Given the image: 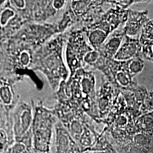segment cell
<instances>
[{
  "mask_svg": "<svg viewBox=\"0 0 153 153\" xmlns=\"http://www.w3.org/2000/svg\"><path fill=\"white\" fill-rule=\"evenodd\" d=\"M33 150L28 148L25 143L20 141H15L10 145L4 153H29Z\"/></svg>",
  "mask_w": 153,
  "mask_h": 153,
  "instance_id": "f1b7e54d",
  "label": "cell"
},
{
  "mask_svg": "<svg viewBox=\"0 0 153 153\" xmlns=\"http://www.w3.org/2000/svg\"><path fill=\"white\" fill-rule=\"evenodd\" d=\"M148 11H133L129 9L128 20L122 28L125 36L131 38H139L143 26L148 20Z\"/></svg>",
  "mask_w": 153,
  "mask_h": 153,
  "instance_id": "4fadbf2b",
  "label": "cell"
},
{
  "mask_svg": "<svg viewBox=\"0 0 153 153\" xmlns=\"http://www.w3.org/2000/svg\"><path fill=\"white\" fill-rule=\"evenodd\" d=\"M94 69L102 72L113 87L119 91L131 90L138 85L126 70L123 62L102 56Z\"/></svg>",
  "mask_w": 153,
  "mask_h": 153,
  "instance_id": "277c9868",
  "label": "cell"
},
{
  "mask_svg": "<svg viewBox=\"0 0 153 153\" xmlns=\"http://www.w3.org/2000/svg\"><path fill=\"white\" fill-rule=\"evenodd\" d=\"M143 114L153 111V91H149L142 107Z\"/></svg>",
  "mask_w": 153,
  "mask_h": 153,
  "instance_id": "4dcf8cb0",
  "label": "cell"
},
{
  "mask_svg": "<svg viewBox=\"0 0 153 153\" xmlns=\"http://www.w3.org/2000/svg\"><path fill=\"white\" fill-rule=\"evenodd\" d=\"M34 118L33 101L31 104L19 101L12 114L15 141H19L32 131Z\"/></svg>",
  "mask_w": 153,
  "mask_h": 153,
  "instance_id": "52a82bcc",
  "label": "cell"
},
{
  "mask_svg": "<svg viewBox=\"0 0 153 153\" xmlns=\"http://www.w3.org/2000/svg\"><path fill=\"white\" fill-rule=\"evenodd\" d=\"M18 15V12L11 4L10 1H7L1 7L0 14V28L3 29L8 26V24Z\"/></svg>",
  "mask_w": 153,
  "mask_h": 153,
  "instance_id": "603a6c76",
  "label": "cell"
},
{
  "mask_svg": "<svg viewBox=\"0 0 153 153\" xmlns=\"http://www.w3.org/2000/svg\"><path fill=\"white\" fill-rule=\"evenodd\" d=\"M137 132L148 134L153 136V111L143 114L135 120Z\"/></svg>",
  "mask_w": 153,
  "mask_h": 153,
  "instance_id": "44dd1931",
  "label": "cell"
},
{
  "mask_svg": "<svg viewBox=\"0 0 153 153\" xmlns=\"http://www.w3.org/2000/svg\"><path fill=\"white\" fill-rule=\"evenodd\" d=\"M91 48L82 29L69 32L65 57L70 71V77L73 76L78 70L83 68V57Z\"/></svg>",
  "mask_w": 153,
  "mask_h": 153,
  "instance_id": "5b68a950",
  "label": "cell"
},
{
  "mask_svg": "<svg viewBox=\"0 0 153 153\" xmlns=\"http://www.w3.org/2000/svg\"><path fill=\"white\" fill-rule=\"evenodd\" d=\"M29 153H34V152H33V151H32V152H29Z\"/></svg>",
  "mask_w": 153,
  "mask_h": 153,
  "instance_id": "d590c367",
  "label": "cell"
},
{
  "mask_svg": "<svg viewBox=\"0 0 153 153\" xmlns=\"http://www.w3.org/2000/svg\"><path fill=\"white\" fill-rule=\"evenodd\" d=\"M128 10L116 6L107 10L97 22L84 26L87 28H98L111 35L121 25L126 24L128 17Z\"/></svg>",
  "mask_w": 153,
  "mask_h": 153,
  "instance_id": "9c48e42d",
  "label": "cell"
},
{
  "mask_svg": "<svg viewBox=\"0 0 153 153\" xmlns=\"http://www.w3.org/2000/svg\"><path fill=\"white\" fill-rule=\"evenodd\" d=\"M106 4H108L106 1H71L69 5L78 22L89 25L104 14V5Z\"/></svg>",
  "mask_w": 153,
  "mask_h": 153,
  "instance_id": "ba28073f",
  "label": "cell"
},
{
  "mask_svg": "<svg viewBox=\"0 0 153 153\" xmlns=\"http://www.w3.org/2000/svg\"><path fill=\"white\" fill-rule=\"evenodd\" d=\"M123 63L126 70L133 79L135 76L141 73L145 68L144 60L141 56L134 57L131 60L125 61Z\"/></svg>",
  "mask_w": 153,
  "mask_h": 153,
  "instance_id": "d4e9b609",
  "label": "cell"
},
{
  "mask_svg": "<svg viewBox=\"0 0 153 153\" xmlns=\"http://www.w3.org/2000/svg\"><path fill=\"white\" fill-rule=\"evenodd\" d=\"M93 153H104L102 152H93Z\"/></svg>",
  "mask_w": 153,
  "mask_h": 153,
  "instance_id": "836d02e7",
  "label": "cell"
},
{
  "mask_svg": "<svg viewBox=\"0 0 153 153\" xmlns=\"http://www.w3.org/2000/svg\"><path fill=\"white\" fill-rule=\"evenodd\" d=\"M67 2L68 1H65V0H55V1H53V7H54L55 10L58 11L61 10L67 4Z\"/></svg>",
  "mask_w": 153,
  "mask_h": 153,
  "instance_id": "d6a6232c",
  "label": "cell"
},
{
  "mask_svg": "<svg viewBox=\"0 0 153 153\" xmlns=\"http://www.w3.org/2000/svg\"><path fill=\"white\" fill-rule=\"evenodd\" d=\"M124 38H125V35L122 29L116 30L111 34L110 37L108 38L106 41L99 51L101 55L104 58L114 59L123 43Z\"/></svg>",
  "mask_w": 153,
  "mask_h": 153,
  "instance_id": "e0dca14e",
  "label": "cell"
},
{
  "mask_svg": "<svg viewBox=\"0 0 153 153\" xmlns=\"http://www.w3.org/2000/svg\"><path fill=\"white\" fill-rule=\"evenodd\" d=\"M100 134L93 128L89 122L86 121L85 128L79 141V145L87 152H91V149L94 146L97 140L100 136Z\"/></svg>",
  "mask_w": 153,
  "mask_h": 153,
  "instance_id": "d6986e66",
  "label": "cell"
},
{
  "mask_svg": "<svg viewBox=\"0 0 153 153\" xmlns=\"http://www.w3.org/2000/svg\"><path fill=\"white\" fill-rule=\"evenodd\" d=\"M101 57L102 55H101L99 51H97L91 48L83 57V68L87 69L86 67H88V68L91 67L94 69L95 66L100 60Z\"/></svg>",
  "mask_w": 153,
  "mask_h": 153,
  "instance_id": "4316f807",
  "label": "cell"
},
{
  "mask_svg": "<svg viewBox=\"0 0 153 153\" xmlns=\"http://www.w3.org/2000/svg\"><path fill=\"white\" fill-rule=\"evenodd\" d=\"M57 34L55 24L30 23L25 25L11 39L18 43L31 45L38 49Z\"/></svg>",
  "mask_w": 153,
  "mask_h": 153,
  "instance_id": "8992f818",
  "label": "cell"
},
{
  "mask_svg": "<svg viewBox=\"0 0 153 153\" xmlns=\"http://www.w3.org/2000/svg\"><path fill=\"white\" fill-rule=\"evenodd\" d=\"M140 41H147L153 42V21L149 19L143 26Z\"/></svg>",
  "mask_w": 153,
  "mask_h": 153,
  "instance_id": "83f0119b",
  "label": "cell"
},
{
  "mask_svg": "<svg viewBox=\"0 0 153 153\" xmlns=\"http://www.w3.org/2000/svg\"><path fill=\"white\" fill-rule=\"evenodd\" d=\"M0 82V101L1 108H3V109L1 108V114L7 117H11L14 110L20 101L14 88L15 80L1 76Z\"/></svg>",
  "mask_w": 153,
  "mask_h": 153,
  "instance_id": "30bf717a",
  "label": "cell"
},
{
  "mask_svg": "<svg viewBox=\"0 0 153 153\" xmlns=\"http://www.w3.org/2000/svg\"><path fill=\"white\" fill-rule=\"evenodd\" d=\"M152 53H153V44H152Z\"/></svg>",
  "mask_w": 153,
  "mask_h": 153,
  "instance_id": "e575fe53",
  "label": "cell"
},
{
  "mask_svg": "<svg viewBox=\"0 0 153 153\" xmlns=\"http://www.w3.org/2000/svg\"><path fill=\"white\" fill-rule=\"evenodd\" d=\"M69 33L55 36L35 52L32 70L43 72L53 91H57L62 82L68 81L70 71L62 57Z\"/></svg>",
  "mask_w": 153,
  "mask_h": 153,
  "instance_id": "6da1fadb",
  "label": "cell"
},
{
  "mask_svg": "<svg viewBox=\"0 0 153 153\" xmlns=\"http://www.w3.org/2000/svg\"><path fill=\"white\" fill-rule=\"evenodd\" d=\"M34 118L32 126L34 153H50L53 132L58 119L53 109L44 106L41 101L34 104Z\"/></svg>",
  "mask_w": 153,
  "mask_h": 153,
  "instance_id": "3957f363",
  "label": "cell"
},
{
  "mask_svg": "<svg viewBox=\"0 0 153 153\" xmlns=\"http://www.w3.org/2000/svg\"><path fill=\"white\" fill-rule=\"evenodd\" d=\"M135 122L123 96L117 89L111 110L103 123L106 126L105 130L109 132L119 148L129 143L133 135L137 133Z\"/></svg>",
  "mask_w": 153,
  "mask_h": 153,
  "instance_id": "7a4b0ae2",
  "label": "cell"
},
{
  "mask_svg": "<svg viewBox=\"0 0 153 153\" xmlns=\"http://www.w3.org/2000/svg\"><path fill=\"white\" fill-rule=\"evenodd\" d=\"M152 136L148 134H145L141 132H137L131 137V141L129 143L137 145V146L142 147L150 150L151 142H152Z\"/></svg>",
  "mask_w": 153,
  "mask_h": 153,
  "instance_id": "484cf974",
  "label": "cell"
},
{
  "mask_svg": "<svg viewBox=\"0 0 153 153\" xmlns=\"http://www.w3.org/2000/svg\"><path fill=\"white\" fill-rule=\"evenodd\" d=\"M106 131L104 129V131L101 132L100 136L97 140V143L91 149V152H102L104 153H119L114 148V146L107 139L106 135H104V133Z\"/></svg>",
  "mask_w": 153,
  "mask_h": 153,
  "instance_id": "cb8c5ba5",
  "label": "cell"
},
{
  "mask_svg": "<svg viewBox=\"0 0 153 153\" xmlns=\"http://www.w3.org/2000/svg\"><path fill=\"white\" fill-rule=\"evenodd\" d=\"M117 89L104 76L101 79L100 89L97 93V105L101 123L106 119L111 110L116 98Z\"/></svg>",
  "mask_w": 153,
  "mask_h": 153,
  "instance_id": "7c38bea8",
  "label": "cell"
},
{
  "mask_svg": "<svg viewBox=\"0 0 153 153\" xmlns=\"http://www.w3.org/2000/svg\"><path fill=\"white\" fill-rule=\"evenodd\" d=\"M55 153H87L59 120L55 126Z\"/></svg>",
  "mask_w": 153,
  "mask_h": 153,
  "instance_id": "8fae6325",
  "label": "cell"
},
{
  "mask_svg": "<svg viewBox=\"0 0 153 153\" xmlns=\"http://www.w3.org/2000/svg\"><path fill=\"white\" fill-rule=\"evenodd\" d=\"M53 1H30V23H44L54 16L57 11L53 4Z\"/></svg>",
  "mask_w": 153,
  "mask_h": 153,
  "instance_id": "9a60e30c",
  "label": "cell"
},
{
  "mask_svg": "<svg viewBox=\"0 0 153 153\" xmlns=\"http://www.w3.org/2000/svg\"><path fill=\"white\" fill-rule=\"evenodd\" d=\"M82 30L85 33L88 43L93 49L99 51L110 35L104 30L98 28H87L83 27Z\"/></svg>",
  "mask_w": 153,
  "mask_h": 153,
  "instance_id": "ffe728a7",
  "label": "cell"
},
{
  "mask_svg": "<svg viewBox=\"0 0 153 153\" xmlns=\"http://www.w3.org/2000/svg\"><path fill=\"white\" fill-rule=\"evenodd\" d=\"M85 116L86 115L74 114L65 124L63 125L77 143H79L80 137L84 132L85 124L87 121Z\"/></svg>",
  "mask_w": 153,
  "mask_h": 153,
  "instance_id": "ac0fdd59",
  "label": "cell"
},
{
  "mask_svg": "<svg viewBox=\"0 0 153 153\" xmlns=\"http://www.w3.org/2000/svg\"><path fill=\"white\" fill-rule=\"evenodd\" d=\"M141 45L139 38H131L125 36L124 41L119 51L114 57L115 60L125 62L131 59L140 56Z\"/></svg>",
  "mask_w": 153,
  "mask_h": 153,
  "instance_id": "2e32d148",
  "label": "cell"
},
{
  "mask_svg": "<svg viewBox=\"0 0 153 153\" xmlns=\"http://www.w3.org/2000/svg\"><path fill=\"white\" fill-rule=\"evenodd\" d=\"M124 153H150V150L133 145L132 143H128L127 145L120 148Z\"/></svg>",
  "mask_w": 153,
  "mask_h": 153,
  "instance_id": "f546056e",
  "label": "cell"
},
{
  "mask_svg": "<svg viewBox=\"0 0 153 153\" xmlns=\"http://www.w3.org/2000/svg\"><path fill=\"white\" fill-rule=\"evenodd\" d=\"M77 22V19L74 16L70 5H69L67 8V10L63 14L62 18L55 24L57 33H65V31L68 28L71 27V26Z\"/></svg>",
  "mask_w": 153,
  "mask_h": 153,
  "instance_id": "7402d4cb",
  "label": "cell"
},
{
  "mask_svg": "<svg viewBox=\"0 0 153 153\" xmlns=\"http://www.w3.org/2000/svg\"><path fill=\"white\" fill-rule=\"evenodd\" d=\"M108 4H111L112 6H116L120 8L124 9V10H128V8L133 4L139 2V1H106Z\"/></svg>",
  "mask_w": 153,
  "mask_h": 153,
  "instance_id": "1f68e13d",
  "label": "cell"
},
{
  "mask_svg": "<svg viewBox=\"0 0 153 153\" xmlns=\"http://www.w3.org/2000/svg\"><path fill=\"white\" fill-rule=\"evenodd\" d=\"M73 76H75L79 82L83 99L82 102L87 100H97L96 79L93 72L90 70L81 68L76 72Z\"/></svg>",
  "mask_w": 153,
  "mask_h": 153,
  "instance_id": "5bb4252c",
  "label": "cell"
}]
</instances>
